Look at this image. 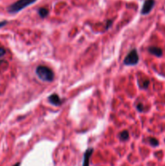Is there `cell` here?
<instances>
[{
    "mask_svg": "<svg viewBox=\"0 0 165 166\" xmlns=\"http://www.w3.org/2000/svg\"><path fill=\"white\" fill-rule=\"evenodd\" d=\"M7 24V21H2V22H0V28L1 27H3L4 25H6Z\"/></svg>",
    "mask_w": 165,
    "mask_h": 166,
    "instance_id": "obj_15",
    "label": "cell"
},
{
    "mask_svg": "<svg viewBox=\"0 0 165 166\" xmlns=\"http://www.w3.org/2000/svg\"><path fill=\"white\" fill-rule=\"evenodd\" d=\"M5 54H6V51H5L4 49L2 48V47H0V57L3 56Z\"/></svg>",
    "mask_w": 165,
    "mask_h": 166,
    "instance_id": "obj_13",
    "label": "cell"
},
{
    "mask_svg": "<svg viewBox=\"0 0 165 166\" xmlns=\"http://www.w3.org/2000/svg\"><path fill=\"white\" fill-rule=\"evenodd\" d=\"M38 13L39 16L41 17V18H45V17L49 15V11H48V9L41 8L39 9Z\"/></svg>",
    "mask_w": 165,
    "mask_h": 166,
    "instance_id": "obj_9",
    "label": "cell"
},
{
    "mask_svg": "<svg viewBox=\"0 0 165 166\" xmlns=\"http://www.w3.org/2000/svg\"><path fill=\"white\" fill-rule=\"evenodd\" d=\"M36 74L38 76L39 79H41L44 82H51L54 78V74L53 71L45 66H37L36 70Z\"/></svg>",
    "mask_w": 165,
    "mask_h": 166,
    "instance_id": "obj_1",
    "label": "cell"
},
{
    "mask_svg": "<svg viewBox=\"0 0 165 166\" xmlns=\"http://www.w3.org/2000/svg\"><path fill=\"white\" fill-rule=\"evenodd\" d=\"M92 152H93L92 148H89L86 151V152L84 153V156L83 166H89V162H90V159H91Z\"/></svg>",
    "mask_w": 165,
    "mask_h": 166,
    "instance_id": "obj_6",
    "label": "cell"
},
{
    "mask_svg": "<svg viewBox=\"0 0 165 166\" xmlns=\"http://www.w3.org/2000/svg\"><path fill=\"white\" fill-rule=\"evenodd\" d=\"M37 0H18L16 3L10 5L7 8V11L10 13L19 12L24 8L34 3Z\"/></svg>",
    "mask_w": 165,
    "mask_h": 166,
    "instance_id": "obj_2",
    "label": "cell"
},
{
    "mask_svg": "<svg viewBox=\"0 0 165 166\" xmlns=\"http://www.w3.org/2000/svg\"><path fill=\"white\" fill-rule=\"evenodd\" d=\"M139 61V54L135 49L132 50L129 54H127L126 58L124 59V64L127 66H134Z\"/></svg>",
    "mask_w": 165,
    "mask_h": 166,
    "instance_id": "obj_3",
    "label": "cell"
},
{
    "mask_svg": "<svg viewBox=\"0 0 165 166\" xmlns=\"http://www.w3.org/2000/svg\"><path fill=\"white\" fill-rule=\"evenodd\" d=\"M149 79H146L145 80H143V82H142V85H140V87H142V88H147V87H148L149 85Z\"/></svg>",
    "mask_w": 165,
    "mask_h": 166,
    "instance_id": "obj_11",
    "label": "cell"
},
{
    "mask_svg": "<svg viewBox=\"0 0 165 166\" xmlns=\"http://www.w3.org/2000/svg\"><path fill=\"white\" fill-rule=\"evenodd\" d=\"M112 23H113V20H108L107 21V26H106V29H108L109 28L110 26H111V25H112Z\"/></svg>",
    "mask_w": 165,
    "mask_h": 166,
    "instance_id": "obj_14",
    "label": "cell"
},
{
    "mask_svg": "<svg viewBox=\"0 0 165 166\" xmlns=\"http://www.w3.org/2000/svg\"><path fill=\"white\" fill-rule=\"evenodd\" d=\"M137 109H138L139 111L143 112V105L141 104V103H139V105H137Z\"/></svg>",
    "mask_w": 165,
    "mask_h": 166,
    "instance_id": "obj_12",
    "label": "cell"
},
{
    "mask_svg": "<svg viewBox=\"0 0 165 166\" xmlns=\"http://www.w3.org/2000/svg\"><path fill=\"white\" fill-rule=\"evenodd\" d=\"M49 101L50 102L51 104L56 105V106H58L62 105V100L59 97V96L57 95V94H53L49 97Z\"/></svg>",
    "mask_w": 165,
    "mask_h": 166,
    "instance_id": "obj_5",
    "label": "cell"
},
{
    "mask_svg": "<svg viewBox=\"0 0 165 166\" xmlns=\"http://www.w3.org/2000/svg\"><path fill=\"white\" fill-rule=\"evenodd\" d=\"M119 137H120V139H121V140H122V141H126V140H127V139H129V137H130V135H129V132H128L127 130H123L122 132L120 133Z\"/></svg>",
    "mask_w": 165,
    "mask_h": 166,
    "instance_id": "obj_8",
    "label": "cell"
},
{
    "mask_svg": "<svg viewBox=\"0 0 165 166\" xmlns=\"http://www.w3.org/2000/svg\"><path fill=\"white\" fill-rule=\"evenodd\" d=\"M149 143H151V145L154 146V147L159 145V141L157 140L155 138H149Z\"/></svg>",
    "mask_w": 165,
    "mask_h": 166,
    "instance_id": "obj_10",
    "label": "cell"
},
{
    "mask_svg": "<svg viewBox=\"0 0 165 166\" xmlns=\"http://www.w3.org/2000/svg\"><path fill=\"white\" fill-rule=\"evenodd\" d=\"M155 5V0H146L144 2L143 8L141 10V14L142 15H147L151 12Z\"/></svg>",
    "mask_w": 165,
    "mask_h": 166,
    "instance_id": "obj_4",
    "label": "cell"
},
{
    "mask_svg": "<svg viewBox=\"0 0 165 166\" xmlns=\"http://www.w3.org/2000/svg\"><path fill=\"white\" fill-rule=\"evenodd\" d=\"M148 51L151 54L155 55L157 57H160L163 54V50H161L160 48L156 47V46H151L148 48Z\"/></svg>",
    "mask_w": 165,
    "mask_h": 166,
    "instance_id": "obj_7",
    "label": "cell"
},
{
    "mask_svg": "<svg viewBox=\"0 0 165 166\" xmlns=\"http://www.w3.org/2000/svg\"><path fill=\"white\" fill-rule=\"evenodd\" d=\"M20 163H17V164H16L14 166H20Z\"/></svg>",
    "mask_w": 165,
    "mask_h": 166,
    "instance_id": "obj_16",
    "label": "cell"
}]
</instances>
